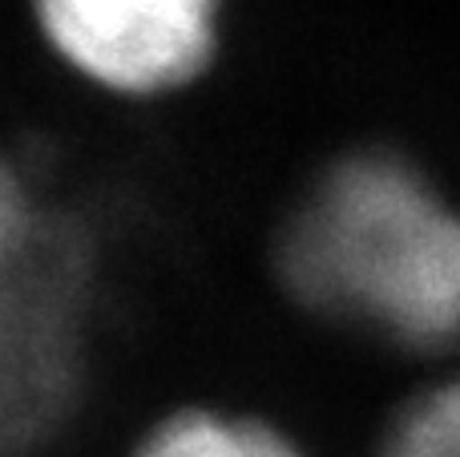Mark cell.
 I'll use <instances>...</instances> for the list:
<instances>
[{"label": "cell", "mask_w": 460, "mask_h": 457, "mask_svg": "<svg viewBox=\"0 0 460 457\" xmlns=\"http://www.w3.org/2000/svg\"><path fill=\"white\" fill-rule=\"evenodd\" d=\"M226 0H29L40 53L110 110H162L207 85Z\"/></svg>", "instance_id": "cell-3"}, {"label": "cell", "mask_w": 460, "mask_h": 457, "mask_svg": "<svg viewBox=\"0 0 460 457\" xmlns=\"http://www.w3.org/2000/svg\"><path fill=\"white\" fill-rule=\"evenodd\" d=\"M69 202L57 199L40 162L0 134V280L29 267L69 219Z\"/></svg>", "instance_id": "cell-5"}, {"label": "cell", "mask_w": 460, "mask_h": 457, "mask_svg": "<svg viewBox=\"0 0 460 457\" xmlns=\"http://www.w3.org/2000/svg\"><path fill=\"white\" fill-rule=\"evenodd\" d=\"M299 312L400 353L460 348V207L392 146H356L299 186L270 235Z\"/></svg>", "instance_id": "cell-1"}, {"label": "cell", "mask_w": 460, "mask_h": 457, "mask_svg": "<svg viewBox=\"0 0 460 457\" xmlns=\"http://www.w3.org/2000/svg\"><path fill=\"white\" fill-rule=\"evenodd\" d=\"M121 457H311V450L270 413L186 397L150 413Z\"/></svg>", "instance_id": "cell-4"}, {"label": "cell", "mask_w": 460, "mask_h": 457, "mask_svg": "<svg viewBox=\"0 0 460 457\" xmlns=\"http://www.w3.org/2000/svg\"><path fill=\"white\" fill-rule=\"evenodd\" d=\"M376 457H460V369L392 413Z\"/></svg>", "instance_id": "cell-6"}, {"label": "cell", "mask_w": 460, "mask_h": 457, "mask_svg": "<svg viewBox=\"0 0 460 457\" xmlns=\"http://www.w3.org/2000/svg\"><path fill=\"white\" fill-rule=\"evenodd\" d=\"M102 239L77 207L57 239L0 280V457H49L97 377Z\"/></svg>", "instance_id": "cell-2"}]
</instances>
